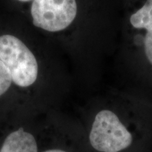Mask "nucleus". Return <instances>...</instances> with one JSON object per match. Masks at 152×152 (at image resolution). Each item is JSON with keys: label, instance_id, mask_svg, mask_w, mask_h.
<instances>
[{"label": "nucleus", "instance_id": "nucleus-1", "mask_svg": "<svg viewBox=\"0 0 152 152\" xmlns=\"http://www.w3.org/2000/svg\"><path fill=\"white\" fill-rule=\"evenodd\" d=\"M87 142L93 152H152V102L107 97L94 111Z\"/></svg>", "mask_w": 152, "mask_h": 152}, {"label": "nucleus", "instance_id": "nucleus-2", "mask_svg": "<svg viewBox=\"0 0 152 152\" xmlns=\"http://www.w3.org/2000/svg\"><path fill=\"white\" fill-rule=\"evenodd\" d=\"M0 60L10 72L12 81L18 86L29 87L37 80V60L18 38L10 35L0 37Z\"/></svg>", "mask_w": 152, "mask_h": 152}, {"label": "nucleus", "instance_id": "nucleus-3", "mask_svg": "<svg viewBox=\"0 0 152 152\" xmlns=\"http://www.w3.org/2000/svg\"><path fill=\"white\" fill-rule=\"evenodd\" d=\"M33 24L49 32L66 29L77 14L75 0H33L31 7Z\"/></svg>", "mask_w": 152, "mask_h": 152}, {"label": "nucleus", "instance_id": "nucleus-4", "mask_svg": "<svg viewBox=\"0 0 152 152\" xmlns=\"http://www.w3.org/2000/svg\"><path fill=\"white\" fill-rule=\"evenodd\" d=\"M0 152H38L37 142L33 134L20 128L7 136Z\"/></svg>", "mask_w": 152, "mask_h": 152}, {"label": "nucleus", "instance_id": "nucleus-5", "mask_svg": "<svg viewBox=\"0 0 152 152\" xmlns=\"http://www.w3.org/2000/svg\"><path fill=\"white\" fill-rule=\"evenodd\" d=\"M130 23L137 29H145L147 33L152 34V0H147L141 9L130 18Z\"/></svg>", "mask_w": 152, "mask_h": 152}, {"label": "nucleus", "instance_id": "nucleus-6", "mask_svg": "<svg viewBox=\"0 0 152 152\" xmlns=\"http://www.w3.org/2000/svg\"><path fill=\"white\" fill-rule=\"evenodd\" d=\"M12 82L11 73L4 63L0 60V96L10 87Z\"/></svg>", "mask_w": 152, "mask_h": 152}, {"label": "nucleus", "instance_id": "nucleus-7", "mask_svg": "<svg viewBox=\"0 0 152 152\" xmlns=\"http://www.w3.org/2000/svg\"><path fill=\"white\" fill-rule=\"evenodd\" d=\"M44 152H70L68 150L64 149H49Z\"/></svg>", "mask_w": 152, "mask_h": 152}, {"label": "nucleus", "instance_id": "nucleus-8", "mask_svg": "<svg viewBox=\"0 0 152 152\" xmlns=\"http://www.w3.org/2000/svg\"><path fill=\"white\" fill-rule=\"evenodd\" d=\"M20 1H31V0H18Z\"/></svg>", "mask_w": 152, "mask_h": 152}]
</instances>
